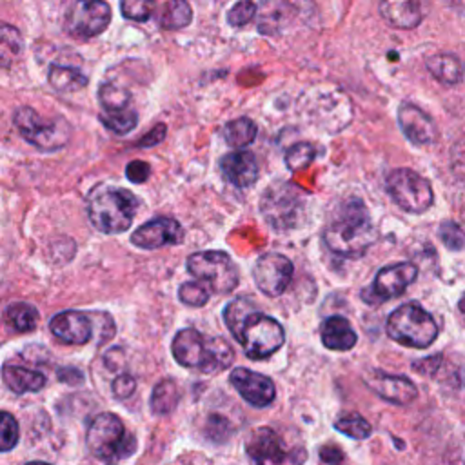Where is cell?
<instances>
[{"instance_id":"836d02e7","label":"cell","mask_w":465,"mask_h":465,"mask_svg":"<svg viewBox=\"0 0 465 465\" xmlns=\"http://www.w3.org/2000/svg\"><path fill=\"white\" fill-rule=\"evenodd\" d=\"M334 429L352 440H365L371 436L372 427L371 423L360 416V414H349V416H341L340 420L334 421Z\"/></svg>"},{"instance_id":"484cf974","label":"cell","mask_w":465,"mask_h":465,"mask_svg":"<svg viewBox=\"0 0 465 465\" xmlns=\"http://www.w3.org/2000/svg\"><path fill=\"white\" fill-rule=\"evenodd\" d=\"M47 80L53 85V89H56L60 93L78 91L84 85H87V82H89L87 74L82 73V69L73 67V65H64V64H53L49 67Z\"/></svg>"},{"instance_id":"d6a6232c","label":"cell","mask_w":465,"mask_h":465,"mask_svg":"<svg viewBox=\"0 0 465 465\" xmlns=\"http://www.w3.org/2000/svg\"><path fill=\"white\" fill-rule=\"evenodd\" d=\"M100 122L116 134H127L138 124V114L134 109H122V111H104L100 114Z\"/></svg>"},{"instance_id":"f6af8a7d","label":"cell","mask_w":465,"mask_h":465,"mask_svg":"<svg viewBox=\"0 0 465 465\" xmlns=\"http://www.w3.org/2000/svg\"><path fill=\"white\" fill-rule=\"evenodd\" d=\"M165 131H167V127H165L163 124H158V125H154L145 136H142L136 145H138V147H153V145H158V143L165 138Z\"/></svg>"},{"instance_id":"f1b7e54d","label":"cell","mask_w":465,"mask_h":465,"mask_svg":"<svg viewBox=\"0 0 465 465\" xmlns=\"http://www.w3.org/2000/svg\"><path fill=\"white\" fill-rule=\"evenodd\" d=\"M4 323L16 332L33 331L38 323V311L29 303H13L4 312Z\"/></svg>"},{"instance_id":"7c38bea8","label":"cell","mask_w":465,"mask_h":465,"mask_svg":"<svg viewBox=\"0 0 465 465\" xmlns=\"http://www.w3.org/2000/svg\"><path fill=\"white\" fill-rule=\"evenodd\" d=\"M111 24V5L105 0H76L65 16V33L87 40L107 29Z\"/></svg>"},{"instance_id":"c3c4849f","label":"cell","mask_w":465,"mask_h":465,"mask_svg":"<svg viewBox=\"0 0 465 465\" xmlns=\"http://www.w3.org/2000/svg\"><path fill=\"white\" fill-rule=\"evenodd\" d=\"M450 4H452L454 7H463V9H465V0H450Z\"/></svg>"},{"instance_id":"8fae6325","label":"cell","mask_w":465,"mask_h":465,"mask_svg":"<svg viewBox=\"0 0 465 465\" xmlns=\"http://www.w3.org/2000/svg\"><path fill=\"white\" fill-rule=\"evenodd\" d=\"M385 187L394 203L407 213H425L434 202V193L429 180L407 167L391 171L387 174Z\"/></svg>"},{"instance_id":"60d3db41","label":"cell","mask_w":465,"mask_h":465,"mask_svg":"<svg viewBox=\"0 0 465 465\" xmlns=\"http://www.w3.org/2000/svg\"><path fill=\"white\" fill-rule=\"evenodd\" d=\"M232 425L229 423L227 418L220 416V414H211L207 420V436L213 441H225L231 434H232Z\"/></svg>"},{"instance_id":"8d00e7d4","label":"cell","mask_w":465,"mask_h":465,"mask_svg":"<svg viewBox=\"0 0 465 465\" xmlns=\"http://www.w3.org/2000/svg\"><path fill=\"white\" fill-rule=\"evenodd\" d=\"M20 430H18V421L15 416L7 411H0V452H7L15 449L18 443Z\"/></svg>"},{"instance_id":"83f0119b","label":"cell","mask_w":465,"mask_h":465,"mask_svg":"<svg viewBox=\"0 0 465 465\" xmlns=\"http://www.w3.org/2000/svg\"><path fill=\"white\" fill-rule=\"evenodd\" d=\"M191 20L193 9L187 0H169L158 15V24L163 29H182L189 25Z\"/></svg>"},{"instance_id":"1f68e13d","label":"cell","mask_w":465,"mask_h":465,"mask_svg":"<svg viewBox=\"0 0 465 465\" xmlns=\"http://www.w3.org/2000/svg\"><path fill=\"white\" fill-rule=\"evenodd\" d=\"M100 104L105 111H122L127 109L131 102V94L125 87L114 84V82H104L98 89Z\"/></svg>"},{"instance_id":"681fc988","label":"cell","mask_w":465,"mask_h":465,"mask_svg":"<svg viewBox=\"0 0 465 465\" xmlns=\"http://www.w3.org/2000/svg\"><path fill=\"white\" fill-rule=\"evenodd\" d=\"M25 465H51V463H45V461H29Z\"/></svg>"},{"instance_id":"ba28073f","label":"cell","mask_w":465,"mask_h":465,"mask_svg":"<svg viewBox=\"0 0 465 465\" xmlns=\"http://www.w3.org/2000/svg\"><path fill=\"white\" fill-rule=\"evenodd\" d=\"M251 465H303L307 452L302 445L289 447L272 427H258L245 440Z\"/></svg>"},{"instance_id":"4fadbf2b","label":"cell","mask_w":465,"mask_h":465,"mask_svg":"<svg viewBox=\"0 0 465 465\" xmlns=\"http://www.w3.org/2000/svg\"><path fill=\"white\" fill-rule=\"evenodd\" d=\"M418 269L414 263L401 262L381 267L369 289L361 291V298L367 303H381L385 300L396 298L407 291V287L416 280Z\"/></svg>"},{"instance_id":"4316f807","label":"cell","mask_w":465,"mask_h":465,"mask_svg":"<svg viewBox=\"0 0 465 465\" xmlns=\"http://www.w3.org/2000/svg\"><path fill=\"white\" fill-rule=\"evenodd\" d=\"M178 400H180V389L176 381L171 378H165L158 381L153 389L151 411L154 414H169L178 405Z\"/></svg>"},{"instance_id":"e0dca14e","label":"cell","mask_w":465,"mask_h":465,"mask_svg":"<svg viewBox=\"0 0 465 465\" xmlns=\"http://www.w3.org/2000/svg\"><path fill=\"white\" fill-rule=\"evenodd\" d=\"M183 240V229L174 218L158 216L140 225L131 234V243L140 249H160L163 245H174Z\"/></svg>"},{"instance_id":"f35d334b","label":"cell","mask_w":465,"mask_h":465,"mask_svg":"<svg viewBox=\"0 0 465 465\" xmlns=\"http://www.w3.org/2000/svg\"><path fill=\"white\" fill-rule=\"evenodd\" d=\"M156 0H120V11L127 20L145 22L154 11Z\"/></svg>"},{"instance_id":"30bf717a","label":"cell","mask_w":465,"mask_h":465,"mask_svg":"<svg viewBox=\"0 0 465 465\" xmlns=\"http://www.w3.org/2000/svg\"><path fill=\"white\" fill-rule=\"evenodd\" d=\"M187 271L209 291L218 294L231 292L240 280L232 258L223 251H202L187 258Z\"/></svg>"},{"instance_id":"f907efd6","label":"cell","mask_w":465,"mask_h":465,"mask_svg":"<svg viewBox=\"0 0 465 465\" xmlns=\"http://www.w3.org/2000/svg\"><path fill=\"white\" fill-rule=\"evenodd\" d=\"M461 465H465V454H461Z\"/></svg>"},{"instance_id":"ab89813d","label":"cell","mask_w":465,"mask_h":465,"mask_svg":"<svg viewBox=\"0 0 465 465\" xmlns=\"http://www.w3.org/2000/svg\"><path fill=\"white\" fill-rule=\"evenodd\" d=\"M256 16V5L252 0H240L236 2L229 13H227V22L232 27H243L247 25L252 18Z\"/></svg>"},{"instance_id":"5b68a950","label":"cell","mask_w":465,"mask_h":465,"mask_svg":"<svg viewBox=\"0 0 465 465\" xmlns=\"http://www.w3.org/2000/svg\"><path fill=\"white\" fill-rule=\"evenodd\" d=\"M85 443L89 452L107 465L131 456L136 449V438L125 432L122 420L113 412H102L89 423Z\"/></svg>"},{"instance_id":"ffe728a7","label":"cell","mask_w":465,"mask_h":465,"mask_svg":"<svg viewBox=\"0 0 465 465\" xmlns=\"http://www.w3.org/2000/svg\"><path fill=\"white\" fill-rule=\"evenodd\" d=\"M381 18L398 29H414L425 16V0H381Z\"/></svg>"},{"instance_id":"d590c367","label":"cell","mask_w":465,"mask_h":465,"mask_svg":"<svg viewBox=\"0 0 465 465\" xmlns=\"http://www.w3.org/2000/svg\"><path fill=\"white\" fill-rule=\"evenodd\" d=\"M211 291L205 283L202 282H185L180 285L178 289V298L182 303L189 305V307H202L209 302Z\"/></svg>"},{"instance_id":"e575fe53","label":"cell","mask_w":465,"mask_h":465,"mask_svg":"<svg viewBox=\"0 0 465 465\" xmlns=\"http://www.w3.org/2000/svg\"><path fill=\"white\" fill-rule=\"evenodd\" d=\"M314 156H316V151H314L312 143L298 142L287 149L285 163L291 171H302L314 160Z\"/></svg>"},{"instance_id":"74e56055","label":"cell","mask_w":465,"mask_h":465,"mask_svg":"<svg viewBox=\"0 0 465 465\" xmlns=\"http://www.w3.org/2000/svg\"><path fill=\"white\" fill-rule=\"evenodd\" d=\"M440 240L449 251H461L465 249V231L461 229L460 223L452 220H445L440 223Z\"/></svg>"},{"instance_id":"ee69618b","label":"cell","mask_w":465,"mask_h":465,"mask_svg":"<svg viewBox=\"0 0 465 465\" xmlns=\"http://www.w3.org/2000/svg\"><path fill=\"white\" fill-rule=\"evenodd\" d=\"M443 363V358L440 354L430 356V358H423V360H416L412 363V369L423 376H434L438 367Z\"/></svg>"},{"instance_id":"3957f363","label":"cell","mask_w":465,"mask_h":465,"mask_svg":"<svg viewBox=\"0 0 465 465\" xmlns=\"http://www.w3.org/2000/svg\"><path fill=\"white\" fill-rule=\"evenodd\" d=\"M171 351L182 367L205 374L227 369L234 358L232 347L223 338H209L193 327H185L174 334Z\"/></svg>"},{"instance_id":"7402d4cb","label":"cell","mask_w":465,"mask_h":465,"mask_svg":"<svg viewBox=\"0 0 465 465\" xmlns=\"http://www.w3.org/2000/svg\"><path fill=\"white\" fill-rule=\"evenodd\" d=\"M320 336H322V343L331 351H349L358 341V336L352 331L347 318L338 314L329 316L322 322Z\"/></svg>"},{"instance_id":"d6986e66","label":"cell","mask_w":465,"mask_h":465,"mask_svg":"<svg viewBox=\"0 0 465 465\" xmlns=\"http://www.w3.org/2000/svg\"><path fill=\"white\" fill-rule=\"evenodd\" d=\"M51 332L64 343H87L93 336L91 316L80 311H64L51 318L49 322Z\"/></svg>"},{"instance_id":"8992f818","label":"cell","mask_w":465,"mask_h":465,"mask_svg":"<svg viewBox=\"0 0 465 465\" xmlns=\"http://www.w3.org/2000/svg\"><path fill=\"white\" fill-rule=\"evenodd\" d=\"M385 329L389 338L414 349L429 347L438 336V325L434 318L414 302L396 307L389 314Z\"/></svg>"},{"instance_id":"5bb4252c","label":"cell","mask_w":465,"mask_h":465,"mask_svg":"<svg viewBox=\"0 0 465 465\" xmlns=\"http://www.w3.org/2000/svg\"><path fill=\"white\" fill-rule=\"evenodd\" d=\"M294 267L292 262L280 254V252H265L262 254L254 267H252V278L256 287L271 298L280 296L287 285L291 283Z\"/></svg>"},{"instance_id":"9a60e30c","label":"cell","mask_w":465,"mask_h":465,"mask_svg":"<svg viewBox=\"0 0 465 465\" xmlns=\"http://www.w3.org/2000/svg\"><path fill=\"white\" fill-rule=\"evenodd\" d=\"M229 381L249 405L258 409L269 407L276 396V387L269 376L245 367L232 369L229 374Z\"/></svg>"},{"instance_id":"603a6c76","label":"cell","mask_w":465,"mask_h":465,"mask_svg":"<svg viewBox=\"0 0 465 465\" xmlns=\"http://www.w3.org/2000/svg\"><path fill=\"white\" fill-rule=\"evenodd\" d=\"M2 380L9 387V391L16 394L38 392L45 385L44 374L20 365H11V363H5L2 367Z\"/></svg>"},{"instance_id":"9c48e42d","label":"cell","mask_w":465,"mask_h":465,"mask_svg":"<svg viewBox=\"0 0 465 465\" xmlns=\"http://www.w3.org/2000/svg\"><path fill=\"white\" fill-rule=\"evenodd\" d=\"M13 122L24 140H27L38 151L49 153L62 149L71 138V125L65 118L58 116L54 120H42L33 107L16 109Z\"/></svg>"},{"instance_id":"bcb514c9","label":"cell","mask_w":465,"mask_h":465,"mask_svg":"<svg viewBox=\"0 0 465 465\" xmlns=\"http://www.w3.org/2000/svg\"><path fill=\"white\" fill-rule=\"evenodd\" d=\"M320 460H322L323 463H327V465H340V463H343L345 454H343V450H341L340 447H336V445H323V447L320 449Z\"/></svg>"},{"instance_id":"6da1fadb","label":"cell","mask_w":465,"mask_h":465,"mask_svg":"<svg viewBox=\"0 0 465 465\" xmlns=\"http://www.w3.org/2000/svg\"><path fill=\"white\" fill-rule=\"evenodd\" d=\"M223 320L251 360H263L274 354L285 341L282 323L256 311L245 298L231 300L223 309Z\"/></svg>"},{"instance_id":"52a82bcc","label":"cell","mask_w":465,"mask_h":465,"mask_svg":"<svg viewBox=\"0 0 465 465\" xmlns=\"http://www.w3.org/2000/svg\"><path fill=\"white\" fill-rule=\"evenodd\" d=\"M303 194L291 182L271 183L260 198V213L263 220L278 232L294 229L303 213Z\"/></svg>"},{"instance_id":"b9f144b4","label":"cell","mask_w":465,"mask_h":465,"mask_svg":"<svg viewBox=\"0 0 465 465\" xmlns=\"http://www.w3.org/2000/svg\"><path fill=\"white\" fill-rule=\"evenodd\" d=\"M134 389H136V381H134V378L129 376V374H120V376H116L114 381H113V394H114L116 398H120V400L129 398V396L134 392Z\"/></svg>"},{"instance_id":"f546056e","label":"cell","mask_w":465,"mask_h":465,"mask_svg":"<svg viewBox=\"0 0 465 465\" xmlns=\"http://www.w3.org/2000/svg\"><path fill=\"white\" fill-rule=\"evenodd\" d=\"M223 138L231 147H236V149L247 147L256 138V124L245 116L231 120L223 127Z\"/></svg>"},{"instance_id":"7a4b0ae2","label":"cell","mask_w":465,"mask_h":465,"mask_svg":"<svg viewBox=\"0 0 465 465\" xmlns=\"http://www.w3.org/2000/svg\"><path fill=\"white\" fill-rule=\"evenodd\" d=\"M376 229L361 200H349L323 229V242L338 256L360 258L374 243Z\"/></svg>"},{"instance_id":"277c9868","label":"cell","mask_w":465,"mask_h":465,"mask_svg":"<svg viewBox=\"0 0 465 465\" xmlns=\"http://www.w3.org/2000/svg\"><path fill=\"white\" fill-rule=\"evenodd\" d=\"M138 203L131 191L100 183L87 194V216L100 232L118 234L131 227Z\"/></svg>"},{"instance_id":"7dc6e473","label":"cell","mask_w":465,"mask_h":465,"mask_svg":"<svg viewBox=\"0 0 465 465\" xmlns=\"http://www.w3.org/2000/svg\"><path fill=\"white\" fill-rule=\"evenodd\" d=\"M458 309H460V312L465 316V292H463V296H461V300L458 302Z\"/></svg>"},{"instance_id":"2e32d148","label":"cell","mask_w":465,"mask_h":465,"mask_svg":"<svg viewBox=\"0 0 465 465\" xmlns=\"http://www.w3.org/2000/svg\"><path fill=\"white\" fill-rule=\"evenodd\" d=\"M365 385L381 400L396 405H407L416 400L418 389L416 385L405 376L387 374L380 369H371L363 372Z\"/></svg>"},{"instance_id":"ac0fdd59","label":"cell","mask_w":465,"mask_h":465,"mask_svg":"<svg viewBox=\"0 0 465 465\" xmlns=\"http://www.w3.org/2000/svg\"><path fill=\"white\" fill-rule=\"evenodd\" d=\"M398 124H400L403 134L407 136V140L412 142L414 145H429L438 136V129H436L432 118L412 104L400 105Z\"/></svg>"},{"instance_id":"cb8c5ba5","label":"cell","mask_w":465,"mask_h":465,"mask_svg":"<svg viewBox=\"0 0 465 465\" xmlns=\"http://www.w3.org/2000/svg\"><path fill=\"white\" fill-rule=\"evenodd\" d=\"M427 69L436 80L449 84V85L460 84L465 74L463 62L456 54H450V53H438V54L429 56Z\"/></svg>"},{"instance_id":"44dd1931","label":"cell","mask_w":465,"mask_h":465,"mask_svg":"<svg viewBox=\"0 0 465 465\" xmlns=\"http://www.w3.org/2000/svg\"><path fill=\"white\" fill-rule=\"evenodd\" d=\"M220 169L227 182L236 187H249L258 178V162L249 151H234L220 160Z\"/></svg>"},{"instance_id":"4dcf8cb0","label":"cell","mask_w":465,"mask_h":465,"mask_svg":"<svg viewBox=\"0 0 465 465\" xmlns=\"http://www.w3.org/2000/svg\"><path fill=\"white\" fill-rule=\"evenodd\" d=\"M24 42L20 31L0 20V64L7 65L13 58H16L22 53Z\"/></svg>"},{"instance_id":"7bdbcfd3","label":"cell","mask_w":465,"mask_h":465,"mask_svg":"<svg viewBox=\"0 0 465 465\" xmlns=\"http://www.w3.org/2000/svg\"><path fill=\"white\" fill-rule=\"evenodd\" d=\"M149 173H151V167L149 163L142 162V160H133L131 163H127L125 167V176L134 182V183H142L149 178Z\"/></svg>"},{"instance_id":"d4e9b609","label":"cell","mask_w":465,"mask_h":465,"mask_svg":"<svg viewBox=\"0 0 465 465\" xmlns=\"http://www.w3.org/2000/svg\"><path fill=\"white\" fill-rule=\"evenodd\" d=\"M287 0H263L256 7V25L263 35H274L283 29L287 20Z\"/></svg>"}]
</instances>
